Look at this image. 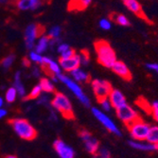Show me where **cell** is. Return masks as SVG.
<instances>
[{
    "label": "cell",
    "mask_w": 158,
    "mask_h": 158,
    "mask_svg": "<svg viewBox=\"0 0 158 158\" xmlns=\"http://www.w3.org/2000/svg\"><path fill=\"white\" fill-rule=\"evenodd\" d=\"M51 105L56 111L61 113V114L65 119L71 120L75 118L73 105L71 103L70 99L64 93L55 92L51 100Z\"/></svg>",
    "instance_id": "cell-2"
},
{
    "label": "cell",
    "mask_w": 158,
    "mask_h": 158,
    "mask_svg": "<svg viewBox=\"0 0 158 158\" xmlns=\"http://www.w3.org/2000/svg\"><path fill=\"white\" fill-rule=\"evenodd\" d=\"M129 145L132 148L138 150V151H143V152H153L155 151V145L152 144V143L148 142L147 140H131L129 141Z\"/></svg>",
    "instance_id": "cell-19"
},
{
    "label": "cell",
    "mask_w": 158,
    "mask_h": 158,
    "mask_svg": "<svg viewBox=\"0 0 158 158\" xmlns=\"http://www.w3.org/2000/svg\"><path fill=\"white\" fill-rule=\"evenodd\" d=\"M22 61H23V62H22V64H23L24 66H27V67H28V66L31 65V60H28L27 58H24Z\"/></svg>",
    "instance_id": "cell-40"
},
{
    "label": "cell",
    "mask_w": 158,
    "mask_h": 158,
    "mask_svg": "<svg viewBox=\"0 0 158 158\" xmlns=\"http://www.w3.org/2000/svg\"><path fill=\"white\" fill-rule=\"evenodd\" d=\"M91 84H92V89H93L94 95L96 96L98 102L108 98L110 92L113 89L111 83L105 80L95 79L91 81Z\"/></svg>",
    "instance_id": "cell-8"
},
{
    "label": "cell",
    "mask_w": 158,
    "mask_h": 158,
    "mask_svg": "<svg viewBox=\"0 0 158 158\" xmlns=\"http://www.w3.org/2000/svg\"><path fill=\"white\" fill-rule=\"evenodd\" d=\"M61 33H62V27H59V26H54V27H52L50 30L48 31V36L50 39H56V38H59L60 37Z\"/></svg>",
    "instance_id": "cell-29"
},
{
    "label": "cell",
    "mask_w": 158,
    "mask_h": 158,
    "mask_svg": "<svg viewBox=\"0 0 158 158\" xmlns=\"http://www.w3.org/2000/svg\"><path fill=\"white\" fill-rule=\"evenodd\" d=\"M155 151H158V144H155Z\"/></svg>",
    "instance_id": "cell-44"
},
{
    "label": "cell",
    "mask_w": 158,
    "mask_h": 158,
    "mask_svg": "<svg viewBox=\"0 0 158 158\" xmlns=\"http://www.w3.org/2000/svg\"><path fill=\"white\" fill-rule=\"evenodd\" d=\"M96 155L98 158H111V152L105 147H99Z\"/></svg>",
    "instance_id": "cell-30"
},
{
    "label": "cell",
    "mask_w": 158,
    "mask_h": 158,
    "mask_svg": "<svg viewBox=\"0 0 158 158\" xmlns=\"http://www.w3.org/2000/svg\"><path fill=\"white\" fill-rule=\"evenodd\" d=\"M14 61H15V56H14L13 54H10V55L6 56L5 58L2 60L1 65L4 69H9L12 65Z\"/></svg>",
    "instance_id": "cell-28"
},
{
    "label": "cell",
    "mask_w": 158,
    "mask_h": 158,
    "mask_svg": "<svg viewBox=\"0 0 158 158\" xmlns=\"http://www.w3.org/2000/svg\"><path fill=\"white\" fill-rule=\"evenodd\" d=\"M32 74H33L34 77H39V76H40V70H39V68L34 67V68L32 69Z\"/></svg>",
    "instance_id": "cell-41"
},
{
    "label": "cell",
    "mask_w": 158,
    "mask_h": 158,
    "mask_svg": "<svg viewBox=\"0 0 158 158\" xmlns=\"http://www.w3.org/2000/svg\"><path fill=\"white\" fill-rule=\"evenodd\" d=\"M155 121H158V100L153 102L151 104V113H150Z\"/></svg>",
    "instance_id": "cell-34"
},
{
    "label": "cell",
    "mask_w": 158,
    "mask_h": 158,
    "mask_svg": "<svg viewBox=\"0 0 158 158\" xmlns=\"http://www.w3.org/2000/svg\"><path fill=\"white\" fill-rule=\"evenodd\" d=\"M69 48H70L69 45L64 44V43H61V44L58 45V48H57V51H58V53L62 54V53H64V51H66Z\"/></svg>",
    "instance_id": "cell-37"
},
{
    "label": "cell",
    "mask_w": 158,
    "mask_h": 158,
    "mask_svg": "<svg viewBox=\"0 0 158 158\" xmlns=\"http://www.w3.org/2000/svg\"><path fill=\"white\" fill-rule=\"evenodd\" d=\"M123 1V4L126 6V8L132 11L133 13H135L136 16H138L139 18L145 20L149 23H151V21L149 20V18L146 16V14L144 12L142 9V6L141 4L139 3L138 0H122Z\"/></svg>",
    "instance_id": "cell-13"
},
{
    "label": "cell",
    "mask_w": 158,
    "mask_h": 158,
    "mask_svg": "<svg viewBox=\"0 0 158 158\" xmlns=\"http://www.w3.org/2000/svg\"><path fill=\"white\" fill-rule=\"evenodd\" d=\"M116 112H117V117L118 118V119L126 126H129L134 121H135L137 118H140L138 116L137 112L128 103L117 109Z\"/></svg>",
    "instance_id": "cell-9"
},
{
    "label": "cell",
    "mask_w": 158,
    "mask_h": 158,
    "mask_svg": "<svg viewBox=\"0 0 158 158\" xmlns=\"http://www.w3.org/2000/svg\"><path fill=\"white\" fill-rule=\"evenodd\" d=\"M7 114H8V111L6 109H4L3 107L0 108V119L4 118L7 116Z\"/></svg>",
    "instance_id": "cell-39"
},
{
    "label": "cell",
    "mask_w": 158,
    "mask_h": 158,
    "mask_svg": "<svg viewBox=\"0 0 158 158\" xmlns=\"http://www.w3.org/2000/svg\"><path fill=\"white\" fill-rule=\"evenodd\" d=\"M94 48L97 54V60L102 66L111 68L116 63L117 55L114 48L105 40H98L94 43Z\"/></svg>",
    "instance_id": "cell-1"
},
{
    "label": "cell",
    "mask_w": 158,
    "mask_h": 158,
    "mask_svg": "<svg viewBox=\"0 0 158 158\" xmlns=\"http://www.w3.org/2000/svg\"><path fill=\"white\" fill-rule=\"evenodd\" d=\"M146 140L152 144H158V125L151 126Z\"/></svg>",
    "instance_id": "cell-24"
},
{
    "label": "cell",
    "mask_w": 158,
    "mask_h": 158,
    "mask_svg": "<svg viewBox=\"0 0 158 158\" xmlns=\"http://www.w3.org/2000/svg\"><path fill=\"white\" fill-rule=\"evenodd\" d=\"M111 69L117 75H118L120 78H122L125 81H131L133 78L131 70L129 69V67L126 65V64H124L121 61H117L113 64Z\"/></svg>",
    "instance_id": "cell-14"
},
{
    "label": "cell",
    "mask_w": 158,
    "mask_h": 158,
    "mask_svg": "<svg viewBox=\"0 0 158 158\" xmlns=\"http://www.w3.org/2000/svg\"><path fill=\"white\" fill-rule=\"evenodd\" d=\"M43 71L48 76H58L62 74V68L58 63H56L49 57H43V63L41 64Z\"/></svg>",
    "instance_id": "cell-12"
},
{
    "label": "cell",
    "mask_w": 158,
    "mask_h": 158,
    "mask_svg": "<svg viewBox=\"0 0 158 158\" xmlns=\"http://www.w3.org/2000/svg\"><path fill=\"white\" fill-rule=\"evenodd\" d=\"M61 68L66 72H71V71L75 70L76 68L80 67L81 65V61H80V57L78 54H75L73 57H70L67 59H60L59 63Z\"/></svg>",
    "instance_id": "cell-16"
},
{
    "label": "cell",
    "mask_w": 158,
    "mask_h": 158,
    "mask_svg": "<svg viewBox=\"0 0 158 158\" xmlns=\"http://www.w3.org/2000/svg\"><path fill=\"white\" fill-rule=\"evenodd\" d=\"M57 77H58L59 81H61L66 87L77 97V98L81 102V104H83L85 107H90L89 98L83 93L81 87L76 81H74L73 79H71L68 76H65L64 74H60Z\"/></svg>",
    "instance_id": "cell-4"
},
{
    "label": "cell",
    "mask_w": 158,
    "mask_h": 158,
    "mask_svg": "<svg viewBox=\"0 0 158 158\" xmlns=\"http://www.w3.org/2000/svg\"><path fill=\"white\" fill-rule=\"evenodd\" d=\"M99 27L102 28L103 31H109L111 30L112 27V21L108 18H103V19H100L98 22Z\"/></svg>",
    "instance_id": "cell-33"
},
{
    "label": "cell",
    "mask_w": 158,
    "mask_h": 158,
    "mask_svg": "<svg viewBox=\"0 0 158 158\" xmlns=\"http://www.w3.org/2000/svg\"><path fill=\"white\" fill-rule=\"evenodd\" d=\"M70 74L73 77L74 81H76L77 82H88V81H90L89 74L86 72V71H84L83 69H81V67H78L75 70L71 71Z\"/></svg>",
    "instance_id": "cell-20"
},
{
    "label": "cell",
    "mask_w": 158,
    "mask_h": 158,
    "mask_svg": "<svg viewBox=\"0 0 158 158\" xmlns=\"http://www.w3.org/2000/svg\"><path fill=\"white\" fill-rule=\"evenodd\" d=\"M17 96H18V93H17L16 89L12 86V87H10V88L7 90V92H6V94H5V99H6V102H7L12 103V102H15V99H16Z\"/></svg>",
    "instance_id": "cell-26"
},
{
    "label": "cell",
    "mask_w": 158,
    "mask_h": 158,
    "mask_svg": "<svg viewBox=\"0 0 158 158\" xmlns=\"http://www.w3.org/2000/svg\"><path fill=\"white\" fill-rule=\"evenodd\" d=\"M13 87L16 89L18 96H20L21 98L26 97V89H25V86H24L22 80H21V72L20 71H17V72L14 74Z\"/></svg>",
    "instance_id": "cell-22"
},
{
    "label": "cell",
    "mask_w": 158,
    "mask_h": 158,
    "mask_svg": "<svg viewBox=\"0 0 158 158\" xmlns=\"http://www.w3.org/2000/svg\"><path fill=\"white\" fill-rule=\"evenodd\" d=\"M80 138L81 139L85 150L92 155H96L98 148H99V142L98 140L88 131L82 130L80 132Z\"/></svg>",
    "instance_id": "cell-10"
},
{
    "label": "cell",
    "mask_w": 158,
    "mask_h": 158,
    "mask_svg": "<svg viewBox=\"0 0 158 158\" xmlns=\"http://www.w3.org/2000/svg\"><path fill=\"white\" fill-rule=\"evenodd\" d=\"M80 57V61H81V64H83L84 65L87 64L89 62V53L87 50H81L80 54H78Z\"/></svg>",
    "instance_id": "cell-35"
},
{
    "label": "cell",
    "mask_w": 158,
    "mask_h": 158,
    "mask_svg": "<svg viewBox=\"0 0 158 158\" xmlns=\"http://www.w3.org/2000/svg\"><path fill=\"white\" fill-rule=\"evenodd\" d=\"M53 148L60 158H75L74 149L62 139H56L53 142Z\"/></svg>",
    "instance_id": "cell-11"
},
{
    "label": "cell",
    "mask_w": 158,
    "mask_h": 158,
    "mask_svg": "<svg viewBox=\"0 0 158 158\" xmlns=\"http://www.w3.org/2000/svg\"><path fill=\"white\" fill-rule=\"evenodd\" d=\"M3 105H4V98L0 96V108L3 107Z\"/></svg>",
    "instance_id": "cell-42"
},
{
    "label": "cell",
    "mask_w": 158,
    "mask_h": 158,
    "mask_svg": "<svg viewBox=\"0 0 158 158\" xmlns=\"http://www.w3.org/2000/svg\"><path fill=\"white\" fill-rule=\"evenodd\" d=\"M98 102H99L100 106H102V111L105 112V113L110 112L112 110V108H113V106H112V104H111V102H110V100H109L108 98L99 100Z\"/></svg>",
    "instance_id": "cell-31"
},
{
    "label": "cell",
    "mask_w": 158,
    "mask_h": 158,
    "mask_svg": "<svg viewBox=\"0 0 158 158\" xmlns=\"http://www.w3.org/2000/svg\"><path fill=\"white\" fill-rule=\"evenodd\" d=\"M111 19L122 27L130 26V21H129V19L125 15H123V14L113 13V14H111Z\"/></svg>",
    "instance_id": "cell-25"
},
{
    "label": "cell",
    "mask_w": 158,
    "mask_h": 158,
    "mask_svg": "<svg viewBox=\"0 0 158 158\" xmlns=\"http://www.w3.org/2000/svg\"><path fill=\"white\" fill-rule=\"evenodd\" d=\"M146 67L148 69L152 70V71H154L155 73L158 74V64H156V63H149V64H146Z\"/></svg>",
    "instance_id": "cell-38"
},
{
    "label": "cell",
    "mask_w": 158,
    "mask_h": 158,
    "mask_svg": "<svg viewBox=\"0 0 158 158\" xmlns=\"http://www.w3.org/2000/svg\"><path fill=\"white\" fill-rule=\"evenodd\" d=\"M75 54H76L75 50L72 48H69L66 51H64V53L61 54V58L62 59H67V58H70V57H73Z\"/></svg>",
    "instance_id": "cell-36"
},
{
    "label": "cell",
    "mask_w": 158,
    "mask_h": 158,
    "mask_svg": "<svg viewBox=\"0 0 158 158\" xmlns=\"http://www.w3.org/2000/svg\"><path fill=\"white\" fill-rule=\"evenodd\" d=\"M45 32V27L41 24H31L26 27L25 31V44L27 49L34 48L37 38L42 36Z\"/></svg>",
    "instance_id": "cell-7"
},
{
    "label": "cell",
    "mask_w": 158,
    "mask_h": 158,
    "mask_svg": "<svg viewBox=\"0 0 158 158\" xmlns=\"http://www.w3.org/2000/svg\"><path fill=\"white\" fill-rule=\"evenodd\" d=\"M39 85L41 86L43 92H46V93H53V92H55V87H54V84H53L52 81H50L48 78H42L40 80Z\"/></svg>",
    "instance_id": "cell-23"
},
{
    "label": "cell",
    "mask_w": 158,
    "mask_h": 158,
    "mask_svg": "<svg viewBox=\"0 0 158 158\" xmlns=\"http://www.w3.org/2000/svg\"><path fill=\"white\" fill-rule=\"evenodd\" d=\"M91 112L93 114V116L96 118V119L98 121H99L100 124H102L107 131H109L110 133L116 135L118 136L121 135V132L118 129V127L117 126V124L114 122V120L105 112H103L102 110H100L98 108H96V107L91 108Z\"/></svg>",
    "instance_id": "cell-6"
},
{
    "label": "cell",
    "mask_w": 158,
    "mask_h": 158,
    "mask_svg": "<svg viewBox=\"0 0 158 158\" xmlns=\"http://www.w3.org/2000/svg\"><path fill=\"white\" fill-rule=\"evenodd\" d=\"M45 0H16L15 6L20 10H33L40 8Z\"/></svg>",
    "instance_id": "cell-17"
},
{
    "label": "cell",
    "mask_w": 158,
    "mask_h": 158,
    "mask_svg": "<svg viewBox=\"0 0 158 158\" xmlns=\"http://www.w3.org/2000/svg\"><path fill=\"white\" fill-rule=\"evenodd\" d=\"M49 41H50V38L48 35L40 36L39 39H38V42L34 46V49H35L34 51L39 53V54L44 53L48 49V48L49 46Z\"/></svg>",
    "instance_id": "cell-21"
},
{
    "label": "cell",
    "mask_w": 158,
    "mask_h": 158,
    "mask_svg": "<svg viewBox=\"0 0 158 158\" xmlns=\"http://www.w3.org/2000/svg\"><path fill=\"white\" fill-rule=\"evenodd\" d=\"M10 125L13 129L14 133L24 140L31 141L37 136L36 129L25 118H12L10 120Z\"/></svg>",
    "instance_id": "cell-3"
},
{
    "label": "cell",
    "mask_w": 158,
    "mask_h": 158,
    "mask_svg": "<svg viewBox=\"0 0 158 158\" xmlns=\"http://www.w3.org/2000/svg\"><path fill=\"white\" fill-rule=\"evenodd\" d=\"M28 58H30V60L35 64H41L43 63V56L35 51H31L30 53V56H28Z\"/></svg>",
    "instance_id": "cell-32"
},
{
    "label": "cell",
    "mask_w": 158,
    "mask_h": 158,
    "mask_svg": "<svg viewBox=\"0 0 158 158\" xmlns=\"http://www.w3.org/2000/svg\"><path fill=\"white\" fill-rule=\"evenodd\" d=\"M5 158H18V157L15 156V155H7Z\"/></svg>",
    "instance_id": "cell-43"
},
{
    "label": "cell",
    "mask_w": 158,
    "mask_h": 158,
    "mask_svg": "<svg viewBox=\"0 0 158 158\" xmlns=\"http://www.w3.org/2000/svg\"><path fill=\"white\" fill-rule=\"evenodd\" d=\"M127 127L133 140H138V141L147 139L150 128H151V126L143 120L141 118H137L135 121H134L132 124H130Z\"/></svg>",
    "instance_id": "cell-5"
},
{
    "label": "cell",
    "mask_w": 158,
    "mask_h": 158,
    "mask_svg": "<svg viewBox=\"0 0 158 158\" xmlns=\"http://www.w3.org/2000/svg\"><path fill=\"white\" fill-rule=\"evenodd\" d=\"M92 3V0H69L67 9L69 11H81L86 10Z\"/></svg>",
    "instance_id": "cell-18"
},
{
    "label": "cell",
    "mask_w": 158,
    "mask_h": 158,
    "mask_svg": "<svg viewBox=\"0 0 158 158\" xmlns=\"http://www.w3.org/2000/svg\"><path fill=\"white\" fill-rule=\"evenodd\" d=\"M42 92L43 91H42L41 86L38 84V85L34 86L30 94L25 97V99H35V98H39L40 96H41V94H42Z\"/></svg>",
    "instance_id": "cell-27"
},
{
    "label": "cell",
    "mask_w": 158,
    "mask_h": 158,
    "mask_svg": "<svg viewBox=\"0 0 158 158\" xmlns=\"http://www.w3.org/2000/svg\"><path fill=\"white\" fill-rule=\"evenodd\" d=\"M108 98L110 100V102H111L113 108L116 109V110L127 103V100H126L125 96L118 89H114L113 88L112 91L110 92L109 96H108Z\"/></svg>",
    "instance_id": "cell-15"
}]
</instances>
